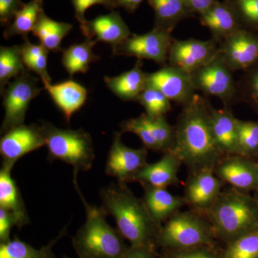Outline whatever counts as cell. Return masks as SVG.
Wrapping results in <instances>:
<instances>
[{"instance_id": "obj_1", "label": "cell", "mask_w": 258, "mask_h": 258, "mask_svg": "<svg viewBox=\"0 0 258 258\" xmlns=\"http://www.w3.org/2000/svg\"><path fill=\"white\" fill-rule=\"evenodd\" d=\"M209 104L205 97L196 93L189 103L182 106L174 127L175 139L170 151L191 173L205 169L215 171L225 157L212 133Z\"/></svg>"}, {"instance_id": "obj_2", "label": "cell", "mask_w": 258, "mask_h": 258, "mask_svg": "<svg viewBox=\"0 0 258 258\" xmlns=\"http://www.w3.org/2000/svg\"><path fill=\"white\" fill-rule=\"evenodd\" d=\"M103 208L114 218L117 230L132 246L157 247L161 228L148 211L143 200L137 198L127 184H111L102 188Z\"/></svg>"}, {"instance_id": "obj_3", "label": "cell", "mask_w": 258, "mask_h": 258, "mask_svg": "<svg viewBox=\"0 0 258 258\" xmlns=\"http://www.w3.org/2000/svg\"><path fill=\"white\" fill-rule=\"evenodd\" d=\"M77 174L74 184L86 210V222L73 237L72 244L79 258H123L128 248L117 229L106 221L104 208L92 206L79 189Z\"/></svg>"}, {"instance_id": "obj_4", "label": "cell", "mask_w": 258, "mask_h": 258, "mask_svg": "<svg viewBox=\"0 0 258 258\" xmlns=\"http://www.w3.org/2000/svg\"><path fill=\"white\" fill-rule=\"evenodd\" d=\"M205 216L215 238L227 243L258 229L257 202L234 188L222 191Z\"/></svg>"}, {"instance_id": "obj_5", "label": "cell", "mask_w": 258, "mask_h": 258, "mask_svg": "<svg viewBox=\"0 0 258 258\" xmlns=\"http://www.w3.org/2000/svg\"><path fill=\"white\" fill-rule=\"evenodd\" d=\"M48 151L47 159H58L74 167V173L87 171L95 161L94 147L89 133L82 128L62 129L47 121L41 122Z\"/></svg>"}, {"instance_id": "obj_6", "label": "cell", "mask_w": 258, "mask_h": 258, "mask_svg": "<svg viewBox=\"0 0 258 258\" xmlns=\"http://www.w3.org/2000/svg\"><path fill=\"white\" fill-rule=\"evenodd\" d=\"M211 225L204 215L191 211L178 212L159 229L157 245L164 249H182L215 246Z\"/></svg>"}, {"instance_id": "obj_7", "label": "cell", "mask_w": 258, "mask_h": 258, "mask_svg": "<svg viewBox=\"0 0 258 258\" xmlns=\"http://www.w3.org/2000/svg\"><path fill=\"white\" fill-rule=\"evenodd\" d=\"M191 76L197 91L218 98L224 107L232 108L240 101L237 81L219 51L208 63Z\"/></svg>"}, {"instance_id": "obj_8", "label": "cell", "mask_w": 258, "mask_h": 258, "mask_svg": "<svg viewBox=\"0 0 258 258\" xmlns=\"http://www.w3.org/2000/svg\"><path fill=\"white\" fill-rule=\"evenodd\" d=\"M38 84L39 79L30 74L28 70L6 86L1 94L5 108L4 119L0 130L2 134L25 124L30 103L42 91Z\"/></svg>"}, {"instance_id": "obj_9", "label": "cell", "mask_w": 258, "mask_h": 258, "mask_svg": "<svg viewBox=\"0 0 258 258\" xmlns=\"http://www.w3.org/2000/svg\"><path fill=\"white\" fill-rule=\"evenodd\" d=\"M173 37L171 32L154 27L142 35H132L118 46L113 47L115 55L135 57L165 66Z\"/></svg>"}, {"instance_id": "obj_10", "label": "cell", "mask_w": 258, "mask_h": 258, "mask_svg": "<svg viewBox=\"0 0 258 258\" xmlns=\"http://www.w3.org/2000/svg\"><path fill=\"white\" fill-rule=\"evenodd\" d=\"M147 148L132 149L122 142L121 134L115 133L107 157L105 172L113 176L117 182H133L136 176L147 164Z\"/></svg>"}, {"instance_id": "obj_11", "label": "cell", "mask_w": 258, "mask_h": 258, "mask_svg": "<svg viewBox=\"0 0 258 258\" xmlns=\"http://www.w3.org/2000/svg\"><path fill=\"white\" fill-rule=\"evenodd\" d=\"M218 51V42L212 37L208 40L173 38L168 55V64L191 75L208 63Z\"/></svg>"}, {"instance_id": "obj_12", "label": "cell", "mask_w": 258, "mask_h": 258, "mask_svg": "<svg viewBox=\"0 0 258 258\" xmlns=\"http://www.w3.org/2000/svg\"><path fill=\"white\" fill-rule=\"evenodd\" d=\"M45 146L41 125H21L10 129L0 139L3 166L13 168L15 163L29 153Z\"/></svg>"}, {"instance_id": "obj_13", "label": "cell", "mask_w": 258, "mask_h": 258, "mask_svg": "<svg viewBox=\"0 0 258 258\" xmlns=\"http://www.w3.org/2000/svg\"><path fill=\"white\" fill-rule=\"evenodd\" d=\"M219 52L232 72H244L258 62V35L241 28L219 45Z\"/></svg>"}, {"instance_id": "obj_14", "label": "cell", "mask_w": 258, "mask_h": 258, "mask_svg": "<svg viewBox=\"0 0 258 258\" xmlns=\"http://www.w3.org/2000/svg\"><path fill=\"white\" fill-rule=\"evenodd\" d=\"M147 86L157 88L171 101L182 106L189 103L197 93L191 74L169 64L147 74Z\"/></svg>"}, {"instance_id": "obj_15", "label": "cell", "mask_w": 258, "mask_h": 258, "mask_svg": "<svg viewBox=\"0 0 258 258\" xmlns=\"http://www.w3.org/2000/svg\"><path fill=\"white\" fill-rule=\"evenodd\" d=\"M222 185L223 181L213 170L191 173L184 190L186 205L205 216L222 193Z\"/></svg>"}, {"instance_id": "obj_16", "label": "cell", "mask_w": 258, "mask_h": 258, "mask_svg": "<svg viewBox=\"0 0 258 258\" xmlns=\"http://www.w3.org/2000/svg\"><path fill=\"white\" fill-rule=\"evenodd\" d=\"M215 174L234 189L248 192L258 187V164L249 158L225 156L215 169Z\"/></svg>"}, {"instance_id": "obj_17", "label": "cell", "mask_w": 258, "mask_h": 258, "mask_svg": "<svg viewBox=\"0 0 258 258\" xmlns=\"http://www.w3.org/2000/svg\"><path fill=\"white\" fill-rule=\"evenodd\" d=\"M81 31L86 38L93 39L97 42H106L111 45L112 48L123 43L132 35L119 12L115 10L88 20Z\"/></svg>"}, {"instance_id": "obj_18", "label": "cell", "mask_w": 258, "mask_h": 258, "mask_svg": "<svg viewBox=\"0 0 258 258\" xmlns=\"http://www.w3.org/2000/svg\"><path fill=\"white\" fill-rule=\"evenodd\" d=\"M164 153L163 157L157 162L147 163L136 176L134 181L140 183L142 186L149 185L160 188L177 184L178 172L182 163L172 151Z\"/></svg>"}, {"instance_id": "obj_19", "label": "cell", "mask_w": 258, "mask_h": 258, "mask_svg": "<svg viewBox=\"0 0 258 258\" xmlns=\"http://www.w3.org/2000/svg\"><path fill=\"white\" fill-rule=\"evenodd\" d=\"M198 17L200 23L210 30L212 38L218 42L219 45L242 28L235 12L225 0L222 2L217 0Z\"/></svg>"}, {"instance_id": "obj_20", "label": "cell", "mask_w": 258, "mask_h": 258, "mask_svg": "<svg viewBox=\"0 0 258 258\" xmlns=\"http://www.w3.org/2000/svg\"><path fill=\"white\" fill-rule=\"evenodd\" d=\"M230 107L216 109L209 104L210 122L215 142L224 156L237 153V118Z\"/></svg>"}, {"instance_id": "obj_21", "label": "cell", "mask_w": 258, "mask_h": 258, "mask_svg": "<svg viewBox=\"0 0 258 258\" xmlns=\"http://www.w3.org/2000/svg\"><path fill=\"white\" fill-rule=\"evenodd\" d=\"M43 86L44 89L46 90L67 122L71 120V117L76 111L84 106L87 100V89L73 80L56 84L45 83Z\"/></svg>"}, {"instance_id": "obj_22", "label": "cell", "mask_w": 258, "mask_h": 258, "mask_svg": "<svg viewBox=\"0 0 258 258\" xmlns=\"http://www.w3.org/2000/svg\"><path fill=\"white\" fill-rule=\"evenodd\" d=\"M143 201L148 211L159 227L186 205L184 198L175 196L166 188L143 185Z\"/></svg>"}, {"instance_id": "obj_23", "label": "cell", "mask_w": 258, "mask_h": 258, "mask_svg": "<svg viewBox=\"0 0 258 258\" xmlns=\"http://www.w3.org/2000/svg\"><path fill=\"white\" fill-rule=\"evenodd\" d=\"M107 87L123 101H137L147 86V74L142 70V60L130 71L115 76L104 77Z\"/></svg>"}, {"instance_id": "obj_24", "label": "cell", "mask_w": 258, "mask_h": 258, "mask_svg": "<svg viewBox=\"0 0 258 258\" xmlns=\"http://www.w3.org/2000/svg\"><path fill=\"white\" fill-rule=\"evenodd\" d=\"M12 169L2 166L0 170V208L12 212L16 217L17 227L21 229L30 223V219L20 189L12 177Z\"/></svg>"}, {"instance_id": "obj_25", "label": "cell", "mask_w": 258, "mask_h": 258, "mask_svg": "<svg viewBox=\"0 0 258 258\" xmlns=\"http://www.w3.org/2000/svg\"><path fill=\"white\" fill-rule=\"evenodd\" d=\"M154 13L155 28L172 32L178 24L192 17L183 0H148Z\"/></svg>"}, {"instance_id": "obj_26", "label": "cell", "mask_w": 258, "mask_h": 258, "mask_svg": "<svg viewBox=\"0 0 258 258\" xmlns=\"http://www.w3.org/2000/svg\"><path fill=\"white\" fill-rule=\"evenodd\" d=\"M74 26L71 24L58 22L49 18L42 10L39 15L32 33L40 40L47 50L58 52L62 50L61 43Z\"/></svg>"}, {"instance_id": "obj_27", "label": "cell", "mask_w": 258, "mask_h": 258, "mask_svg": "<svg viewBox=\"0 0 258 258\" xmlns=\"http://www.w3.org/2000/svg\"><path fill=\"white\" fill-rule=\"evenodd\" d=\"M96 43L93 39L86 38L84 42L74 44L62 50L61 62L71 77L78 73L86 74L90 64L99 60V56L93 51Z\"/></svg>"}, {"instance_id": "obj_28", "label": "cell", "mask_w": 258, "mask_h": 258, "mask_svg": "<svg viewBox=\"0 0 258 258\" xmlns=\"http://www.w3.org/2000/svg\"><path fill=\"white\" fill-rule=\"evenodd\" d=\"M67 226L53 240L40 249H36L18 237L5 243H0V258H56L52 252L55 244L66 235Z\"/></svg>"}, {"instance_id": "obj_29", "label": "cell", "mask_w": 258, "mask_h": 258, "mask_svg": "<svg viewBox=\"0 0 258 258\" xmlns=\"http://www.w3.org/2000/svg\"><path fill=\"white\" fill-rule=\"evenodd\" d=\"M43 0H30L24 4L13 22L5 28L3 36L5 39L20 35L24 40H28V34L32 32L39 15L43 10Z\"/></svg>"}, {"instance_id": "obj_30", "label": "cell", "mask_w": 258, "mask_h": 258, "mask_svg": "<svg viewBox=\"0 0 258 258\" xmlns=\"http://www.w3.org/2000/svg\"><path fill=\"white\" fill-rule=\"evenodd\" d=\"M24 64L20 45L0 47V91L1 94L12 80L28 71Z\"/></svg>"}, {"instance_id": "obj_31", "label": "cell", "mask_w": 258, "mask_h": 258, "mask_svg": "<svg viewBox=\"0 0 258 258\" xmlns=\"http://www.w3.org/2000/svg\"><path fill=\"white\" fill-rule=\"evenodd\" d=\"M237 155L251 158L258 155V121L237 118Z\"/></svg>"}, {"instance_id": "obj_32", "label": "cell", "mask_w": 258, "mask_h": 258, "mask_svg": "<svg viewBox=\"0 0 258 258\" xmlns=\"http://www.w3.org/2000/svg\"><path fill=\"white\" fill-rule=\"evenodd\" d=\"M227 244L222 258H258V229Z\"/></svg>"}, {"instance_id": "obj_33", "label": "cell", "mask_w": 258, "mask_h": 258, "mask_svg": "<svg viewBox=\"0 0 258 258\" xmlns=\"http://www.w3.org/2000/svg\"><path fill=\"white\" fill-rule=\"evenodd\" d=\"M149 117L164 116L170 111L171 101L157 88L147 86L138 98Z\"/></svg>"}, {"instance_id": "obj_34", "label": "cell", "mask_w": 258, "mask_h": 258, "mask_svg": "<svg viewBox=\"0 0 258 258\" xmlns=\"http://www.w3.org/2000/svg\"><path fill=\"white\" fill-rule=\"evenodd\" d=\"M235 12L241 28L258 35V0H225Z\"/></svg>"}, {"instance_id": "obj_35", "label": "cell", "mask_w": 258, "mask_h": 258, "mask_svg": "<svg viewBox=\"0 0 258 258\" xmlns=\"http://www.w3.org/2000/svg\"><path fill=\"white\" fill-rule=\"evenodd\" d=\"M237 86L240 101L247 103L258 113V62L242 72Z\"/></svg>"}, {"instance_id": "obj_36", "label": "cell", "mask_w": 258, "mask_h": 258, "mask_svg": "<svg viewBox=\"0 0 258 258\" xmlns=\"http://www.w3.org/2000/svg\"><path fill=\"white\" fill-rule=\"evenodd\" d=\"M147 119L153 137L159 145L160 151L165 152L171 150L174 147L175 129L168 123L165 115L154 118L147 115Z\"/></svg>"}, {"instance_id": "obj_37", "label": "cell", "mask_w": 258, "mask_h": 258, "mask_svg": "<svg viewBox=\"0 0 258 258\" xmlns=\"http://www.w3.org/2000/svg\"><path fill=\"white\" fill-rule=\"evenodd\" d=\"M122 132H131L138 136L143 142L144 147L153 151H160L159 145L153 137L148 125L145 113L136 118L124 120L120 125Z\"/></svg>"}, {"instance_id": "obj_38", "label": "cell", "mask_w": 258, "mask_h": 258, "mask_svg": "<svg viewBox=\"0 0 258 258\" xmlns=\"http://www.w3.org/2000/svg\"><path fill=\"white\" fill-rule=\"evenodd\" d=\"M75 11V17L80 24V28L82 30L87 23L85 15L88 8L94 5H103L108 10H114L118 7L117 0H71Z\"/></svg>"}, {"instance_id": "obj_39", "label": "cell", "mask_w": 258, "mask_h": 258, "mask_svg": "<svg viewBox=\"0 0 258 258\" xmlns=\"http://www.w3.org/2000/svg\"><path fill=\"white\" fill-rule=\"evenodd\" d=\"M161 258H222V253H219L212 246L195 247L182 249H165Z\"/></svg>"}, {"instance_id": "obj_40", "label": "cell", "mask_w": 258, "mask_h": 258, "mask_svg": "<svg viewBox=\"0 0 258 258\" xmlns=\"http://www.w3.org/2000/svg\"><path fill=\"white\" fill-rule=\"evenodd\" d=\"M22 0H0V23L5 28L13 22L15 15L23 7Z\"/></svg>"}, {"instance_id": "obj_41", "label": "cell", "mask_w": 258, "mask_h": 258, "mask_svg": "<svg viewBox=\"0 0 258 258\" xmlns=\"http://www.w3.org/2000/svg\"><path fill=\"white\" fill-rule=\"evenodd\" d=\"M49 51L46 50L42 55L37 57L35 60L28 62L26 64V68L30 71L35 73L40 77L42 83H51V78L47 72V57H48Z\"/></svg>"}, {"instance_id": "obj_42", "label": "cell", "mask_w": 258, "mask_h": 258, "mask_svg": "<svg viewBox=\"0 0 258 258\" xmlns=\"http://www.w3.org/2000/svg\"><path fill=\"white\" fill-rule=\"evenodd\" d=\"M14 226L17 227L16 217L12 212L0 208V243L11 240L10 233Z\"/></svg>"}, {"instance_id": "obj_43", "label": "cell", "mask_w": 258, "mask_h": 258, "mask_svg": "<svg viewBox=\"0 0 258 258\" xmlns=\"http://www.w3.org/2000/svg\"><path fill=\"white\" fill-rule=\"evenodd\" d=\"M20 51H21L22 57L24 64L26 66L28 62L35 60L37 57L42 55L44 52L47 50L42 44L31 43L28 40H25L23 45H20ZM49 51V50H48Z\"/></svg>"}, {"instance_id": "obj_44", "label": "cell", "mask_w": 258, "mask_h": 258, "mask_svg": "<svg viewBox=\"0 0 258 258\" xmlns=\"http://www.w3.org/2000/svg\"><path fill=\"white\" fill-rule=\"evenodd\" d=\"M123 258H161L156 251V247L149 246L130 245Z\"/></svg>"}, {"instance_id": "obj_45", "label": "cell", "mask_w": 258, "mask_h": 258, "mask_svg": "<svg viewBox=\"0 0 258 258\" xmlns=\"http://www.w3.org/2000/svg\"><path fill=\"white\" fill-rule=\"evenodd\" d=\"M217 0H183L190 13L194 15H200L206 11Z\"/></svg>"}, {"instance_id": "obj_46", "label": "cell", "mask_w": 258, "mask_h": 258, "mask_svg": "<svg viewBox=\"0 0 258 258\" xmlns=\"http://www.w3.org/2000/svg\"><path fill=\"white\" fill-rule=\"evenodd\" d=\"M118 7L123 8L129 13H134L144 0H117Z\"/></svg>"}, {"instance_id": "obj_47", "label": "cell", "mask_w": 258, "mask_h": 258, "mask_svg": "<svg viewBox=\"0 0 258 258\" xmlns=\"http://www.w3.org/2000/svg\"><path fill=\"white\" fill-rule=\"evenodd\" d=\"M253 198L254 200H255V201L257 202L258 205V187L257 188V189L254 190V195Z\"/></svg>"}, {"instance_id": "obj_48", "label": "cell", "mask_w": 258, "mask_h": 258, "mask_svg": "<svg viewBox=\"0 0 258 258\" xmlns=\"http://www.w3.org/2000/svg\"><path fill=\"white\" fill-rule=\"evenodd\" d=\"M62 258H71V257H68V256H63V257H62Z\"/></svg>"}, {"instance_id": "obj_49", "label": "cell", "mask_w": 258, "mask_h": 258, "mask_svg": "<svg viewBox=\"0 0 258 258\" xmlns=\"http://www.w3.org/2000/svg\"><path fill=\"white\" fill-rule=\"evenodd\" d=\"M257 164H258V161H257Z\"/></svg>"}]
</instances>
